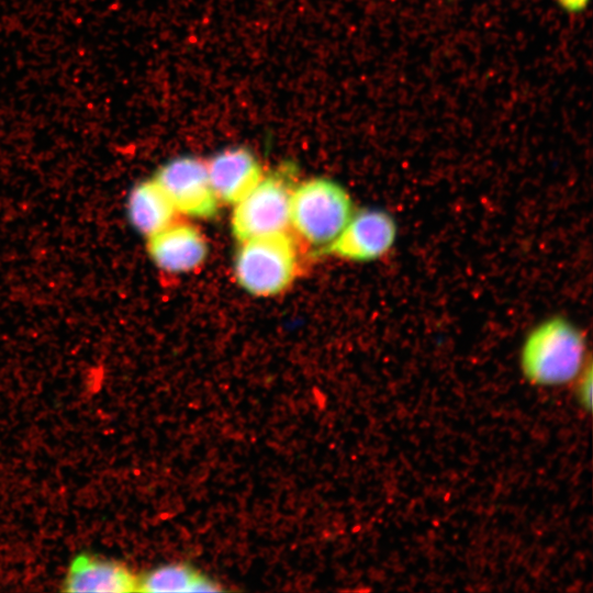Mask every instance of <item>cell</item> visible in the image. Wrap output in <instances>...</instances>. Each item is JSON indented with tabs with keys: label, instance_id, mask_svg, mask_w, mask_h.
Returning <instances> with one entry per match:
<instances>
[{
	"label": "cell",
	"instance_id": "obj_1",
	"mask_svg": "<svg viewBox=\"0 0 593 593\" xmlns=\"http://www.w3.org/2000/svg\"><path fill=\"white\" fill-rule=\"evenodd\" d=\"M519 365L524 377L533 384L571 382L588 365L585 336L566 316H549L525 336Z\"/></svg>",
	"mask_w": 593,
	"mask_h": 593
},
{
	"label": "cell",
	"instance_id": "obj_2",
	"mask_svg": "<svg viewBox=\"0 0 593 593\" xmlns=\"http://www.w3.org/2000/svg\"><path fill=\"white\" fill-rule=\"evenodd\" d=\"M354 212L349 193L339 183L316 178L301 183L290 197V224L306 242L326 247Z\"/></svg>",
	"mask_w": 593,
	"mask_h": 593
},
{
	"label": "cell",
	"instance_id": "obj_3",
	"mask_svg": "<svg viewBox=\"0 0 593 593\" xmlns=\"http://www.w3.org/2000/svg\"><path fill=\"white\" fill-rule=\"evenodd\" d=\"M296 269L295 245L286 232L243 240L234 262L238 284L257 296L282 292L292 283Z\"/></svg>",
	"mask_w": 593,
	"mask_h": 593
},
{
	"label": "cell",
	"instance_id": "obj_4",
	"mask_svg": "<svg viewBox=\"0 0 593 593\" xmlns=\"http://www.w3.org/2000/svg\"><path fill=\"white\" fill-rule=\"evenodd\" d=\"M291 191L286 180L271 175L240 201L232 215L233 235L240 242L267 234L286 232L290 224Z\"/></svg>",
	"mask_w": 593,
	"mask_h": 593
},
{
	"label": "cell",
	"instance_id": "obj_5",
	"mask_svg": "<svg viewBox=\"0 0 593 593\" xmlns=\"http://www.w3.org/2000/svg\"><path fill=\"white\" fill-rule=\"evenodd\" d=\"M399 236L396 219L387 210L366 208L353 212L338 236L323 249L338 258L369 262L383 258Z\"/></svg>",
	"mask_w": 593,
	"mask_h": 593
},
{
	"label": "cell",
	"instance_id": "obj_6",
	"mask_svg": "<svg viewBox=\"0 0 593 593\" xmlns=\"http://www.w3.org/2000/svg\"><path fill=\"white\" fill-rule=\"evenodd\" d=\"M154 179L177 212L200 219H211L217 214L220 201L213 191L206 163L200 158H175L163 165Z\"/></svg>",
	"mask_w": 593,
	"mask_h": 593
},
{
	"label": "cell",
	"instance_id": "obj_7",
	"mask_svg": "<svg viewBox=\"0 0 593 593\" xmlns=\"http://www.w3.org/2000/svg\"><path fill=\"white\" fill-rule=\"evenodd\" d=\"M147 248L158 268L174 273L198 268L208 254L206 240L195 226L175 222L149 236Z\"/></svg>",
	"mask_w": 593,
	"mask_h": 593
},
{
	"label": "cell",
	"instance_id": "obj_8",
	"mask_svg": "<svg viewBox=\"0 0 593 593\" xmlns=\"http://www.w3.org/2000/svg\"><path fill=\"white\" fill-rule=\"evenodd\" d=\"M209 178L219 201L235 204L262 179L256 156L245 147H232L206 163Z\"/></svg>",
	"mask_w": 593,
	"mask_h": 593
},
{
	"label": "cell",
	"instance_id": "obj_9",
	"mask_svg": "<svg viewBox=\"0 0 593 593\" xmlns=\"http://www.w3.org/2000/svg\"><path fill=\"white\" fill-rule=\"evenodd\" d=\"M65 592L126 593L138 591V578L124 564L88 553L76 556L63 582Z\"/></svg>",
	"mask_w": 593,
	"mask_h": 593
},
{
	"label": "cell",
	"instance_id": "obj_10",
	"mask_svg": "<svg viewBox=\"0 0 593 593\" xmlns=\"http://www.w3.org/2000/svg\"><path fill=\"white\" fill-rule=\"evenodd\" d=\"M126 206L130 223L147 238L171 224L177 213L154 178L137 183L131 190Z\"/></svg>",
	"mask_w": 593,
	"mask_h": 593
},
{
	"label": "cell",
	"instance_id": "obj_11",
	"mask_svg": "<svg viewBox=\"0 0 593 593\" xmlns=\"http://www.w3.org/2000/svg\"><path fill=\"white\" fill-rule=\"evenodd\" d=\"M222 590L217 583L183 563L165 564L138 578L139 592H219Z\"/></svg>",
	"mask_w": 593,
	"mask_h": 593
},
{
	"label": "cell",
	"instance_id": "obj_12",
	"mask_svg": "<svg viewBox=\"0 0 593 593\" xmlns=\"http://www.w3.org/2000/svg\"><path fill=\"white\" fill-rule=\"evenodd\" d=\"M578 398L582 406L591 410L592 405V366L589 361L582 372L578 376Z\"/></svg>",
	"mask_w": 593,
	"mask_h": 593
},
{
	"label": "cell",
	"instance_id": "obj_13",
	"mask_svg": "<svg viewBox=\"0 0 593 593\" xmlns=\"http://www.w3.org/2000/svg\"><path fill=\"white\" fill-rule=\"evenodd\" d=\"M589 0H558L559 4L569 12H579L584 9Z\"/></svg>",
	"mask_w": 593,
	"mask_h": 593
}]
</instances>
